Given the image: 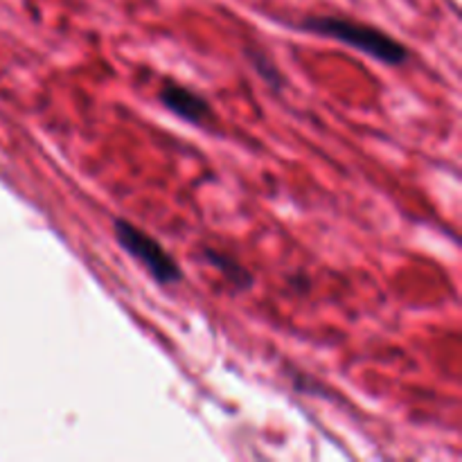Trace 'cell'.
Here are the masks:
<instances>
[{"instance_id":"3","label":"cell","mask_w":462,"mask_h":462,"mask_svg":"<svg viewBox=\"0 0 462 462\" xmlns=\"http://www.w3.org/2000/svg\"><path fill=\"white\" fill-rule=\"evenodd\" d=\"M158 97H161L162 106L170 108L171 113H176L183 120L194 122V125H201L203 120L210 117V104L201 95L180 84H165L161 93H158Z\"/></svg>"},{"instance_id":"1","label":"cell","mask_w":462,"mask_h":462,"mask_svg":"<svg viewBox=\"0 0 462 462\" xmlns=\"http://www.w3.org/2000/svg\"><path fill=\"white\" fill-rule=\"evenodd\" d=\"M300 27L311 34L328 36V39L341 41L377 61L388 63V66H400L409 59V50L404 43L388 36L386 32L377 30L365 23L352 21L343 16H310L300 23Z\"/></svg>"},{"instance_id":"2","label":"cell","mask_w":462,"mask_h":462,"mask_svg":"<svg viewBox=\"0 0 462 462\" xmlns=\"http://www.w3.org/2000/svg\"><path fill=\"white\" fill-rule=\"evenodd\" d=\"M113 233H116L117 244H120L134 260H138L158 284H176L183 278L180 266L176 264L174 257H171L152 235L144 233L143 228L134 226L131 221L116 219L113 221Z\"/></svg>"},{"instance_id":"4","label":"cell","mask_w":462,"mask_h":462,"mask_svg":"<svg viewBox=\"0 0 462 462\" xmlns=\"http://www.w3.org/2000/svg\"><path fill=\"white\" fill-rule=\"evenodd\" d=\"M206 260H208V264H212L217 271H221V273L228 278V282L237 284V287H242V289L251 284V273H248L242 264H237L233 257L224 255V253H217V251H206Z\"/></svg>"}]
</instances>
